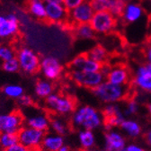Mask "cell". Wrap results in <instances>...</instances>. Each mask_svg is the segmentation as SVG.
I'll use <instances>...</instances> for the list:
<instances>
[{
  "instance_id": "cell-27",
  "label": "cell",
  "mask_w": 151,
  "mask_h": 151,
  "mask_svg": "<svg viewBox=\"0 0 151 151\" xmlns=\"http://www.w3.org/2000/svg\"><path fill=\"white\" fill-rule=\"evenodd\" d=\"M17 143H19L17 133H10V132L1 133V136H0V147L2 149L7 150Z\"/></svg>"
},
{
  "instance_id": "cell-13",
  "label": "cell",
  "mask_w": 151,
  "mask_h": 151,
  "mask_svg": "<svg viewBox=\"0 0 151 151\" xmlns=\"http://www.w3.org/2000/svg\"><path fill=\"white\" fill-rule=\"evenodd\" d=\"M126 139L120 131L111 129L104 135V149L107 151H125Z\"/></svg>"
},
{
  "instance_id": "cell-46",
  "label": "cell",
  "mask_w": 151,
  "mask_h": 151,
  "mask_svg": "<svg viewBox=\"0 0 151 151\" xmlns=\"http://www.w3.org/2000/svg\"><path fill=\"white\" fill-rule=\"evenodd\" d=\"M99 151H107V150H105V149H101V150H99Z\"/></svg>"
},
{
  "instance_id": "cell-1",
  "label": "cell",
  "mask_w": 151,
  "mask_h": 151,
  "mask_svg": "<svg viewBox=\"0 0 151 151\" xmlns=\"http://www.w3.org/2000/svg\"><path fill=\"white\" fill-rule=\"evenodd\" d=\"M71 122L76 128L94 130L103 125L104 118L99 111L94 107L83 105L73 111Z\"/></svg>"
},
{
  "instance_id": "cell-33",
  "label": "cell",
  "mask_w": 151,
  "mask_h": 151,
  "mask_svg": "<svg viewBox=\"0 0 151 151\" xmlns=\"http://www.w3.org/2000/svg\"><path fill=\"white\" fill-rule=\"evenodd\" d=\"M125 4L122 0H116L115 4L113 5L111 9L110 10V13H111L115 17H121L122 14V12L125 7Z\"/></svg>"
},
{
  "instance_id": "cell-15",
  "label": "cell",
  "mask_w": 151,
  "mask_h": 151,
  "mask_svg": "<svg viewBox=\"0 0 151 151\" xmlns=\"http://www.w3.org/2000/svg\"><path fill=\"white\" fill-rule=\"evenodd\" d=\"M143 15L144 9L142 6L137 2L130 1L125 4V7L121 17L128 24H135L140 20Z\"/></svg>"
},
{
  "instance_id": "cell-21",
  "label": "cell",
  "mask_w": 151,
  "mask_h": 151,
  "mask_svg": "<svg viewBox=\"0 0 151 151\" xmlns=\"http://www.w3.org/2000/svg\"><path fill=\"white\" fill-rule=\"evenodd\" d=\"M54 86L51 81L48 79L38 80L34 86V93L38 98L47 99L50 94L53 93Z\"/></svg>"
},
{
  "instance_id": "cell-37",
  "label": "cell",
  "mask_w": 151,
  "mask_h": 151,
  "mask_svg": "<svg viewBox=\"0 0 151 151\" xmlns=\"http://www.w3.org/2000/svg\"><path fill=\"white\" fill-rule=\"evenodd\" d=\"M125 151H147L145 148H143L142 147L136 145V144H129L127 145Z\"/></svg>"
},
{
  "instance_id": "cell-49",
  "label": "cell",
  "mask_w": 151,
  "mask_h": 151,
  "mask_svg": "<svg viewBox=\"0 0 151 151\" xmlns=\"http://www.w3.org/2000/svg\"><path fill=\"white\" fill-rule=\"evenodd\" d=\"M3 151H7V150H3Z\"/></svg>"
},
{
  "instance_id": "cell-16",
  "label": "cell",
  "mask_w": 151,
  "mask_h": 151,
  "mask_svg": "<svg viewBox=\"0 0 151 151\" xmlns=\"http://www.w3.org/2000/svg\"><path fill=\"white\" fill-rule=\"evenodd\" d=\"M106 81L117 86H126L129 80V72L125 66H115L111 68L106 75Z\"/></svg>"
},
{
  "instance_id": "cell-18",
  "label": "cell",
  "mask_w": 151,
  "mask_h": 151,
  "mask_svg": "<svg viewBox=\"0 0 151 151\" xmlns=\"http://www.w3.org/2000/svg\"><path fill=\"white\" fill-rule=\"evenodd\" d=\"M26 125L42 131H46L50 127V119L43 112L36 111L26 118Z\"/></svg>"
},
{
  "instance_id": "cell-31",
  "label": "cell",
  "mask_w": 151,
  "mask_h": 151,
  "mask_svg": "<svg viewBox=\"0 0 151 151\" xmlns=\"http://www.w3.org/2000/svg\"><path fill=\"white\" fill-rule=\"evenodd\" d=\"M2 68L7 72V73H17L19 70H21L20 68V65H19V62L15 58H13L9 60H6V61H4L2 62Z\"/></svg>"
},
{
  "instance_id": "cell-20",
  "label": "cell",
  "mask_w": 151,
  "mask_h": 151,
  "mask_svg": "<svg viewBox=\"0 0 151 151\" xmlns=\"http://www.w3.org/2000/svg\"><path fill=\"white\" fill-rule=\"evenodd\" d=\"M120 128L126 136L130 138L139 137L142 131L140 124L137 121L131 119H125L120 125Z\"/></svg>"
},
{
  "instance_id": "cell-48",
  "label": "cell",
  "mask_w": 151,
  "mask_h": 151,
  "mask_svg": "<svg viewBox=\"0 0 151 151\" xmlns=\"http://www.w3.org/2000/svg\"><path fill=\"white\" fill-rule=\"evenodd\" d=\"M0 136H1V132H0Z\"/></svg>"
},
{
  "instance_id": "cell-9",
  "label": "cell",
  "mask_w": 151,
  "mask_h": 151,
  "mask_svg": "<svg viewBox=\"0 0 151 151\" xmlns=\"http://www.w3.org/2000/svg\"><path fill=\"white\" fill-rule=\"evenodd\" d=\"M40 70L46 79L54 81L60 78L63 67L58 58L54 56H46L41 60Z\"/></svg>"
},
{
  "instance_id": "cell-24",
  "label": "cell",
  "mask_w": 151,
  "mask_h": 151,
  "mask_svg": "<svg viewBox=\"0 0 151 151\" xmlns=\"http://www.w3.org/2000/svg\"><path fill=\"white\" fill-rule=\"evenodd\" d=\"M2 92L5 96L10 99L18 100L24 94V90L22 86L16 84H9L3 87Z\"/></svg>"
},
{
  "instance_id": "cell-4",
  "label": "cell",
  "mask_w": 151,
  "mask_h": 151,
  "mask_svg": "<svg viewBox=\"0 0 151 151\" xmlns=\"http://www.w3.org/2000/svg\"><path fill=\"white\" fill-rule=\"evenodd\" d=\"M16 59L21 70L26 74L32 75L40 70L42 59L29 47H21L19 49L16 51Z\"/></svg>"
},
{
  "instance_id": "cell-23",
  "label": "cell",
  "mask_w": 151,
  "mask_h": 151,
  "mask_svg": "<svg viewBox=\"0 0 151 151\" xmlns=\"http://www.w3.org/2000/svg\"><path fill=\"white\" fill-rule=\"evenodd\" d=\"M78 141L83 148H93L96 145V136L93 130L81 129L78 132Z\"/></svg>"
},
{
  "instance_id": "cell-30",
  "label": "cell",
  "mask_w": 151,
  "mask_h": 151,
  "mask_svg": "<svg viewBox=\"0 0 151 151\" xmlns=\"http://www.w3.org/2000/svg\"><path fill=\"white\" fill-rule=\"evenodd\" d=\"M16 57V51L13 47L6 44H0V60L2 62Z\"/></svg>"
},
{
  "instance_id": "cell-35",
  "label": "cell",
  "mask_w": 151,
  "mask_h": 151,
  "mask_svg": "<svg viewBox=\"0 0 151 151\" xmlns=\"http://www.w3.org/2000/svg\"><path fill=\"white\" fill-rule=\"evenodd\" d=\"M17 102L21 106L29 108V107H31L32 105L33 100H32L31 96H28V94H24V96H22L20 98L18 99Z\"/></svg>"
},
{
  "instance_id": "cell-26",
  "label": "cell",
  "mask_w": 151,
  "mask_h": 151,
  "mask_svg": "<svg viewBox=\"0 0 151 151\" xmlns=\"http://www.w3.org/2000/svg\"><path fill=\"white\" fill-rule=\"evenodd\" d=\"M75 35L81 40H91L94 37V32L89 24H78L74 27Z\"/></svg>"
},
{
  "instance_id": "cell-14",
  "label": "cell",
  "mask_w": 151,
  "mask_h": 151,
  "mask_svg": "<svg viewBox=\"0 0 151 151\" xmlns=\"http://www.w3.org/2000/svg\"><path fill=\"white\" fill-rule=\"evenodd\" d=\"M46 20L52 24H62L68 20V11L63 5L46 3Z\"/></svg>"
},
{
  "instance_id": "cell-42",
  "label": "cell",
  "mask_w": 151,
  "mask_h": 151,
  "mask_svg": "<svg viewBox=\"0 0 151 151\" xmlns=\"http://www.w3.org/2000/svg\"><path fill=\"white\" fill-rule=\"evenodd\" d=\"M58 151H70V149H69V147H67V146H64V147H62L60 150H58Z\"/></svg>"
},
{
  "instance_id": "cell-44",
  "label": "cell",
  "mask_w": 151,
  "mask_h": 151,
  "mask_svg": "<svg viewBox=\"0 0 151 151\" xmlns=\"http://www.w3.org/2000/svg\"><path fill=\"white\" fill-rule=\"evenodd\" d=\"M80 151H94V150L92 149V148H83V149L80 150Z\"/></svg>"
},
{
  "instance_id": "cell-34",
  "label": "cell",
  "mask_w": 151,
  "mask_h": 151,
  "mask_svg": "<svg viewBox=\"0 0 151 151\" xmlns=\"http://www.w3.org/2000/svg\"><path fill=\"white\" fill-rule=\"evenodd\" d=\"M86 1H87V0H63V6L69 12Z\"/></svg>"
},
{
  "instance_id": "cell-3",
  "label": "cell",
  "mask_w": 151,
  "mask_h": 151,
  "mask_svg": "<svg viewBox=\"0 0 151 151\" xmlns=\"http://www.w3.org/2000/svg\"><path fill=\"white\" fill-rule=\"evenodd\" d=\"M89 24L96 34H109L116 27L117 17L109 11L94 12Z\"/></svg>"
},
{
  "instance_id": "cell-12",
  "label": "cell",
  "mask_w": 151,
  "mask_h": 151,
  "mask_svg": "<svg viewBox=\"0 0 151 151\" xmlns=\"http://www.w3.org/2000/svg\"><path fill=\"white\" fill-rule=\"evenodd\" d=\"M101 63L92 60L87 54H79L76 56L70 62V68L72 70H82L88 72H98L102 68Z\"/></svg>"
},
{
  "instance_id": "cell-43",
  "label": "cell",
  "mask_w": 151,
  "mask_h": 151,
  "mask_svg": "<svg viewBox=\"0 0 151 151\" xmlns=\"http://www.w3.org/2000/svg\"><path fill=\"white\" fill-rule=\"evenodd\" d=\"M147 111H148V113H149V115L151 116V104H149L147 105Z\"/></svg>"
},
{
  "instance_id": "cell-17",
  "label": "cell",
  "mask_w": 151,
  "mask_h": 151,
  "mask_svg": "<svg viewBox=\"0 0 151 151\" xmlns=\"http://www.w3.org/2000/svg\"><path fill=\"white\" fill-rule=\"evenodd\" d=\"M19 31V20L15 14H10L6 17L4 24L0 27V39L6 40L17 34Z\"/></svg>"
},
{
  "instance_id": "cell-36",
  "label": "cell",
  "mask_w": 151,
  "mask_h": 151,
  "mask_svg": "<svg viewBox=\"0 0 151 151\" xmlns=\"http://www.w3.org/2000/svg\"><path fill=\"white\" fill-rule=\"evenodd\" d=\"M7 151H32V150H31L30 148L22 145L21 143H17L14 146H13L12 147L8 148Z\"/></svg>"
},
{
  "instance_id": "cell-10",
  "label": "cell",
  "mask_w": 151,
  "mask_h": 151,
  "mask_svg": "<svg viewBox=\"0 0 151 151\" xmlns=\"http://www.w3.org/2000/svg\"><path fill=\"white\" fill-rule=\"evenodd\" d=\"M93 14L94 11L87 0V1L82 3L78 6L68 12V21L71 22L74 26L89 24Z\"/></svg>"
},
{
  "instance_id": "cell-2",
  "label": "cell",
  "mask_w": 151,
  "mask_h": 151,
  "mask_svg": "<svg viewBox=\"0 0 151 151\" xmlns=\"http://www.w3.org/2000/svg\"><path fill=\"white\" fill-rule=\"evenodd\" d=\"M94 96L104 104H116L123 100L128 94L125 86H117L108 81H104L93 90Z\"/></svg>"
},
{
  "instance_id": "cell-45",
  "label": "cell",
  "mask_w": 151,
  "mask_h": 151,
  "mask_svg": "<svg viewBox=\"0 0 151 151\" xmlns=\"http://www.w3.org/2000/svg\"><path fill=\"white\" fill-rule=\"evenodd\" d=\"M122 1H123L124 3H128V2H130V1H132V0H122Z\"/></svg>"
},
{
  "instance_id": "cell-28",
  "label": "cell",
  "mask_w": 151,
  "mask_h": 151,
  "mask_svg": "<svg viewBox=\"0 0 151 151\" xmlns=\"http://www.w3.org/2000/svg\"><path fill=\"white\" fill-rule=\"evenodd\" d=\"M94 12L109 11L111 9L116 0H88Z\"/></svg>"
},
{
  "instance_id": "cell-25",
  "label": "cell",
  "mask_w": 151,
  "mask_h": 151,
  "mask_svg": "<svg viewBox=\"0 0 151 151\" xmlns=\"http://www.w3.org/2000/svg\"><path fill=\"white\" fill-rule=\"evenodd\" d=\"M87 56L92 60H96L101 64H104L108 58V51L102 45H96L93 47L87 53Z\"/></svg>"
},
{
  "instance_id": "cell-7",
  "label": "cell",
  "mask_w": 151,
  "mask_h": 151,
  "mask_svg": "<svg viewBox=\"0 0 151 151\" xmlns=\"http://www.w3.org/2000/svg\"><path fill=\"white\" fill-rule=\"evenodd\" d=\"M71 78L78 86L93 90L104 81L105 77L101 71L88 72L82 70H72Z\"/></svg>"
},
{
  "instance_id": "cell-6",
  "label": "cell",
  "mask_w": 151,
  "mask_h": 151,
  "mask_svg": "<svg viewBox=\"0 0 151 151\" xmlns=\"http://www.w3.org/2000/svg\"><path fill=\"white\" fill-rule=\"evenodd\" d=\"M17 135L19 143H21L32 151H35L42 147V143L45 136L44 131L33 129L27 125L23 126L22 129L18 131Z\"/></svg>"
},
{
  "instance_id": "cell-22",
  "label": "cell",
  "mask_w": 151,
  "mask_h": 151,
  "mask_svg": "<svg viewBox=\"0 0 151 151\" xmlns=\"http://www.w3.org/2000/svg\"><path fill=\"white\" fill-rule=\"evenodd\" d=\"M30 14L39 20H46V3L44 0H29Z\"/></svg>"
},
{
  "instance_id": "cell-32",
  "label": "cell",
  "mask_w": 151,
  "mask_h": 151,
  "mask_svg": "<svg viewBox=\"0 0 151 151\" xmlns=\"http://www.w3.org/2000/svg\"><path fill=\"white\" fill-rule=\"evenodd\" d=\"M139 103L135 100H129L126 106L124 107L123 110V113L125 116H131V115H134L139 111Z\"/></svg>"
},
{
  "instance_id": "cell-11",
  "label": "cell",
  "mask_w": 151,
  "mask_h": 151,
  "mask_svg": "<svg viewBox=\"0 0 151 151\" xmlns=\"http://www.w3.org/2000/svg\"><path fill=\"white\" fill-rule=\"evenodd\" d=\"M133 84L139 90L151 93V63L140 65L136 68Z\"/></svg>"
},
{
  "instance_id": "cell-19",
  "label": "cell",
  "mask_w": 151,
  "mask_h": 151,
  "mask_svg": "<svg viewBox=\"0 0 151 151\" xmlns=\"http://www.w3.org/2000/svg\"><path fill=\"white\" fill-rule=\"evenodd\" d=\"M64 146L65 141L63 136L54 132L45 135L42 143V148L44 151H58Z\"/></svg>"
},
{
  "instance_id": "cell-40",
  "label": "cell",
  "mask_w": 151,
  "mask_h": 151,
  "mask_svg": "<svg viewBox=\"0 0 151 151\" xmlns=\"http://www.w3.org/2000/svg\"><path fill=\"white\" fill-rule=\"evenodd\" d=\"M47 4H57V5H63V0H44Z\"/></svg>"
},
{
  "instance_id": "cell-8",
  "label": "cell",
  "mask_w": 151,
  "mask_h": 151,
  "mask_svg": "<svg viewBox=\"0 0 151 151\" xmlns=\"http://www.w3.org/2000/svg\"><path fill=\"white\" fill-rule=\"evenodd\" d=\"M24 125L23 114L19 111L0 112V132L18 133Z\"/></svg>"
},
{
  "instance_id": "cell-38",
  "label": "cell",
  "mask_w": 151,
  "mask_h": 151,
  "mask_svg": "<svg viewBox=\"0 0 151 151\" xmlns=\"http://www.w3.org/2000/svg\"><path fill=\"white\" fill-rule=\"evenodd\" d=\"M145 58L147 63H151V43H149L145 49Z\"/></svg>"
},
{
  "instance_id": "cell-47",
  "label": "cell",
  "mask_w": 151,
  "mask_h": 151,
  "mask_svg": "<svg viewBox=\"0 0 151 151\" xmlns=\"http://www.w3.org/2000/svg\"><path fill=\"white\" fill-rule=\"evenodd\" d=\"M3 150H4V149H2L1 147H0V151H3Z\"/></svg>"
},
{
  "instance_id": "cell-29",
  "label": "cell",
  "mask_w": 151,
  "mask_h": 151,
  "mask_svg": "<svg viewBox=\"0 0 151 151\" xmlns=\"http://www.w3.org/2000/svg\"><path fill=\"white\" fill-rule=\"evenodd\" d=\"M50 128L54 133L59 135H65L68 132V125L64 120L60 117H53L50 119Z\"/></svg>"
},
{
  "instance_id": "cell-39",
  "label": "cell",
  "mask_w": 151,
  "mask_h": 151,
  "mask_svg": "<svg viewBox=\"0 0 151 151\" xmlns=\"http://www.w3.org/2000/svg\"><path fill=\"white\" fill-rule=\"evenodd\" d=\"M145 139L147 142V144L149 146H151V129L147 131V133L145 135Z\"/></svg>"
},
{
  "instance_id": "cell-5",
  "label": "cell",
  "mask_w": 151,
  "mask_h": 151,
  "mask_svg": "<svg viewBox=\"0 0 151 151\" xmlns=\"http://www.w3.org/2000/svg\"><path fill=\"white\" fill-rule=\"evenodd\" d=\"M47 108L59 115H68L75 111V101L67 96L60 93H52L46 99Z\"/></svg>"
},
{
  "instance_id": "cell-41",
  "label": "cell",
  "mask_w": 151,
  "mask_h": 151,
  "mask_svg": "<svg viewBox=\"0 0 151 151\" xmlns=\"http://www.w3.org/2000/svg\"><path fill=\"white\" fill-rule=\"evenodd\" d=\"M5 21H6V17H5V16H2V15H0V27H1V26L4 24Z\"/></svg>"
}]
</instances>
